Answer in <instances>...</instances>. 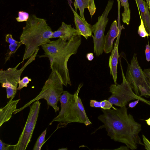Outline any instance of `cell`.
<instances>
[{
  "label": "cell",
  "mask_w": 150,
  "mask_h": 150,
  "mask_svg": "<svg viewBox=\"0 0 150 150\" xmlns=\"http://www.w3.org/2000/svg\"><path fill=\"white\" fill-rule=\"evenodd\" d=\"M126 106L112 109H102L103 114L98 119L103 123L97 130L105 128L107 135L114 141L125 144L132 150L137 149L138 144L144 145L139 136L141 125L127 112Z\"/></svg>",
  "instance_id": "obj_1"
},
{
  "label": "cell",
  "mask_w": 150,
  "mask_h": 150,
  "mask_svg": "<svg viewBox=\"0 0 150 150\" xmlns=\"http://www.w3.org/2000/svg\"><path fill=\"white\" fill-rule=\"evenodd\" d=\"M26 22L20 37L25 46L22 62L32 56L39 46L50 42L53 32L45 19L34 14L30 16Z\"/></svg>",
  "instance_id": "obj_2"
},
{
  "label": "cell",
  "mask_w": 150,
  "mask_h": 150,
  "mask_svg": "<svg viewBox=\"0 0 150 150\" xmlns=\"http://www.w3.org/2000/svg\"><path fill=\"white\" fill-rule=\"evenodd\" d=\"M83 86L82 83H80L73 95L67 91H63L59 99L61 110L50 125L55 121L58 122L57 129L65 127L68 124L71 122L83 123L86 126L92 124L86 115L81 100L78 96Z\"/></svg>",
  "instance_id": "obj_3"
},
{
  "label": "cell",
  "mask_w": 150,
  "mask_h": 150,
  "mask_svg": "<svg viewBox=\"0 0 150 150\" xmlns=\"http://www.w3.org/2000/svg\"><path fill=\"white\" fill-rule=\"evenodd\" d=\"M81 35H77L70 40L64 41L51 56H48L52 71H56L63 83L67 86L71 85L67 63L70 57L75 54L81 44Z\"/></svg>",
  "instance_id": "obj_4"
},
{
  "label": "cell",
  "mask_w": 150,
  "mask_h": 150,
  "mask_svg": "<svg viewBox=\"0 0 150 150\" xmlns=\"http://www.w3.org/2000/svg\"><path fill=\"white\" fill-rule=\"evenodd\" d=\"M63 85L62 81L57 73L54 71H52L39 94L21 108L16 109L14 113L16 114L21 111L29 106L33 102L41 99L45 100L48 105L52 106L56 113L59 110V107L57 106V104L63 91Z\"/></svg>",
  "instance_id": "obj_5"
},
{
  "label": "cell",
  "mask_w": 150,
  "mask_h": 150,
  "mask_svg": "<svg viewBox=\"0 0 150 150\" xmlns=\"http://www.w3.org/2000/svg\"><path fill=\"white\" fill-rule=\"evenodd\" d=\"M127 67L125 76L135 93L141 97L150 96V81L140 66L135 53L130 64L127 62Z\"/></svg>",
  "instance_id": "obj_6"
},
{
  "label": "cell",
  "mask_w": 150,
  "mask_h": 150,
  "mask_svg": "<svg viewBox=\"0 0 150 150\" xmlns=\"http://www.w3.org/2000/svg\"><path fill=\"white\" fill-rule=\"evenodd\" d=\"M121 70L122 81L120 84H112L109 87L112 95L108 100L112 105L120 107L126 106L130 101L135 99L150 105V101L137 96L133 91L130 83L126 80L122 69L120 58L119 59Z\"/></svg>",
  "instance_id": "obj_7"
},
{
  "label": "cell",
  "mask_w": 150,
  "mask_h": 150,
  "mask_svg": "<svg viewBox=\"0 0 150 150\" xmlns=\"http://www.w3.org/2000/svg\"><path fill=\"white\" fill-rule=\"evenodd\" d=\"M39 50L38 48L31 56L21 68H17L22 62L13 68H9L6 70H0V83L2 87L6 88L7 97L9 98L14 97L17 91L18 84L21 80L22 73L26 67L34 61Z\"/></svg>",
  "instance_id": "obj_8"
},
{
  "label": "cell",
  "mask_w": 150,
  "mask_h": 150,
  "mask_svg": "<svg viewBox=\"0 0 150 150\" xmlns=\"http://www.w3.org/2000/svg\"><path fill=\"white\" fill-rule=\"evenodd\" d=\"M113 3V0L108 1L104 11L101 15L98 17L97 22L92 26V32L94 34L93 35H92L94 43V52L97 57L101 55L104 51L105 31L109 20L108 16Z\"/></svg>",
  "instance_id": "obj_9"
},
{
  "label": "cell",
  "mask_w": 150,
  "mask_h": 150,
  "mask_svg": "<svg viewBox=\"0 0 150 150\" xmlns=\"http://www.w3.org/2000/svg\"><path fill=\"white\" fill-rule=\"evenodd\" d=\"M41 103L39 100L30 105V110L27 119L17 143L14 145L13 150H25L30 142L37 120Z\"/></svg>",
  "instance_id": "obj_10"
},
{
  "label": "cell",
  "mask_w": 150,
  "mask_h": 150,
  "mask_svg": "<svg viewBox=\"0 0 150 150\" xmlns=\"http://www.w3.org/2000/svg\"><path fill=\"white\" fill-rule=\"evenodd\" d=\"M74 15V21L78 35H81L86 40L92 35V26L80 16L73 8L71 0H67Z\"/></svg>",
  "instance_id": "obj_11"
},
{
  "label": "cell",
  "mask_w": 150,
  "mask_h": 150,
  "mask_svg": "<svg viewBox=\"0 0 150 150\" xmlns=\"http://www.w3.org/2000/svg\"><path fill=\"white\" fill-rule=\"evenodd\" d=\"M125 28L123 25L118 26L116 20L111 24L110 30L105 36L104 51L106 54L111 52L113 49V44L114 40L117 37L120 31Z\"/></svg>",
  "instance_id": "obj_12"
},
{
  "label": "cell",
  "mask_w": 150,
  "mask_h": 150,
  "mask_svg": "<svg viewBox=\"0 0 150 150\" xmlns=\"http://www.w3.org/2000/svg\"><path fill=\"white\" fill-rule=\"evenodd\" d=\"M121 30L117 36L114 46L110 57L108 67L110 68V74L112 75L114 84L117 85V67L119 55L118 53V48L119 43L121 35Z\"/></svg>",
  "instance_id": "obj_13"
},
{
  "label": "cell",
  "mask_w": 150,
  "mask_h": 150,
  "mask_svg": "<svg viewBox=\"0 0 150 150\" xmlns=\"http://www.w3.org/2000/svg\"><path fill=\"white\" fill-rule=\"evenodd\" d=\"M78 35L76 29L71 25L62 22L61 26L56 31H53L51 38H59L67 41L75 36Z\"/></svg>",
  "instance_id": "obj_14"
},
{
  "label": "cell",
  "mask_w": 150,
  "mask_h": 150,
  "mask_svg": "<svg viewBox=\"0 0 150 150\" xmlns=\"http://www.w3.org/2000/svg\"><path fill=\"white\" fill-rule=\"evenodd\" d=\"M14 97L11 98L6 105L0 109V127L10 119L13 113L16 109L17 105L20 99L13 100Z\"/></svg>",
  "instance_id": "obj_15"
},
{
  "label": "cell",
  "mask_w": 150,
  "mask_h": 150,
  "mask_svg": "<svg viewBox=\"0 0 150 150\" xmlns=\"http://www.w3.org/2000/svg\"><path fill=\"white\" fill-rule=\"evenodd\" d=\"M122 6L124 7V11L122 13V21L124 23L129 25L130 19V10L128 0H120Z\"/></svg>",
  "instance_id": "obj_16"
},
{
  "label": "cell",
  "mask_w": 150,
  "mask_h": 150,
  "mask_svg": "<svg viewBox=\"0 0 150 150\" xmlns=\"http://www.w3.org/2000/svg\"><path fill=\"white\" fill-rule=\"evenodd\" d=\"M90 105L93 108H100L104 110L110 109L112 108L113 109L115 108L108 100H105L100 101L91 100H90Z\"/></svg>",
  "instance_id": "obj_17"
},
{
  "label": "cell",
  "mask_w": 150,
  "mask_h": 150,
  "mask_svg": "<svg viewBox=\"0 0 150 150\" xmlns=\"http://www.w3.org/2000/svg\"><path fill=\"white\" fill-rule=\"evenodd\" d=\"M90 0H75L74 5L75 8V11L76 12L77 8H79L80 11V16L83 20H85L83 13L85 8H88Z\"/></svg>",
  "instance_id": "obj_18"
},
{
  "label": "cell",
  "mask_w": 150,
  "mask_h": 150,
  "mask_svg": "<svg viewBox=\"0 0 150 150\" xmlns=\"http://www.w3.org/2000/svg\"><path fill=\"white\" fill-rule=\"evenodd\" d=\"M23 44L20 41H17L16 42L9 44L8 48L5 54L4 63H5L16 52L18 49Z\"/></svg>",
  "instance_id": "obj_19"
},
{
  "label": "cell",
  "mask_w": 150,
  "mask_h": 150,
  "mask_svg": "<svg viewBox=\"0 0 150 150\" xmlns=\"http://www.w3.org/2000/svg\"><path fill=\"white\" fill-rule=\"evenodd\" d=\"M144 3L145 8L144 25L146 30L150 37V13L147 3L144 1Z\"/></svg>",
  "instance_id": "obj_20"
},
{
  "label": "cell",
  "mask_w": 150,
  "mask_h": 150,
  "mask_svg": "<svg viewBox=\"0 0 150 150\" xmlns=\"http://www.w3.org/2000/svg\"><path fill=\"white\" fill-rule=\"evenodd\" d=\"M46 131L47 129L42 133L37 139L33 149V150H41L42 146L45 143Z\"/></svg>",
  "instance_id": "obj_21"
},
{
  "label": "cell",
  "mask_w": 150,
  "mask_h": 150,
  "mask_svg": "<svg viewBox=\"0 0 150 150\" xmlns=\"http://www.w3.org/2000/svg\"><path fill=\"white\" fill-rule=\"evenodd\" d=\"M141 23L138 28V33L139 35L142 37H145L149 36V34L147 32L145 28L144 23L141 17H140Z\"/></svg>",
  "instance_id": "obj_22"
},
{
  "label": "cell",
  "mask_w": 150,
  "mask_h": 150,
  "mask_svg": "<svg viewBox=\"0 0 150 150\" xmlns=\"http://www.w3.org/2000/svg\"><path fill=\"white\" fill-rule=\"evenodd\" d=\"M31 81V79L29 78L28 76H25L19 82L18 86L17 88V90H21L24 87H27L28 84Z\"/></svg>",
  "instance_id": "obj_23"
},
{
  "label": "cell",
  "mask_w": 150,
  "mask_h": 150,
  "mask_svg": "<svg viewBox=\"0 0 150 150\" xmlns=\"http://www.w3.org/2000/svg\"><path fill=\"white\" fill-rule=\"evenodd\" d=\"M141 13V18L143 22H145V6L143 0H136Z\"/></svg>",
  "instance_id": "obj_24"
},
{
  "label": "cell",
  "mask_w": 150,
  "mask_h": 150,
  "mask_svg": "<svg viewBox=\"0 0 150 150\" xmlns=\"http://www.w3.org/2000/svg\"><path fill=\"white\" fill-rule=\"evenodd\" d=\"M29 17L28 13L25 12L19 11L18 13V17L16 18L18 22H26L29 18Z\"/></svg>",
  "instance_id": "obj_25"
},
{
  "label": "cell",
  "mask_w": 150,
  "mask_h": 150,
  "mask_svg": "<svg viewBox=\"0 0 150 150\" xmlns=\"http://www.w3.org/2000/svg\"><path fill=\"white\" fill-rule=\"evenodd\" d=\"M88 8L92 18L94 14L96 11V7L94 0H90Z\"/></svg>",
  "instance_id": "obj_26"
},
{
  "label": "cell",
  "mask_w": 150,
  "mask_h": 150,
  "mask_svg": "<svg viewBox=\"0 0 150 150\" xmlns=\"http://www.w3.org/2000/svg\"><path fill=\"white\" fill-rule=\"evenodd\" d=\"M14 145H9L0 140V150H13Z\"/></svg>",
  "instance_id": "obj_27"
},
{
  "label": "cell",
  "mask_w": 150,
  "mask_h": 150,
  "mask_svg": "<svg viewBox=\"0 0 150 150\" xmlns=\"http://www.w3.org/2000/svg\"><path fill=\"white\" fill-rule=\"evenodd\" d=\"M6 42L9 44H13L17 42L12 37V35L11 34H7L5 36Z\"/></svg>",
  "instance_id": "obj_28"
},
{
  "label": "cell",
  "mask_w": 150,
  "mask_h": 150,
  "mask_svg": "<svg viewBox=\"0 0 150 150\" xmlns=\"http://www.w3.org/2000/svg\"><path fill=\"white\" fill-rule=\"evenodd\" d=\"M145 56L146 60L149 62L150 61V46L149 42L146 46V48L145 50Z\"/></svg>",
  "instance_id": "obj_29"
},
{
  "label": "cell",
  "mask_w": 150,
  "mask_h": 150,
  "mask_svg": "<svg viewBox=\"0 0 150 150\" xmlns=\"http://www.w3.org/2000/svg\"><path fill=\"white\" fill-rule=\"evenodd\" d=\"M142 137L145 149L147 150H150V142L143 134Z\"/></svg>",
  "instance_id": "obj_30"
},
{
  "label": "cell",
  "mask_w": 150,
  "mask_h": 150,
  "mask_svg": "<svg viewBox=\"0 0 150 150\" xmlns=\"http://www.w3.org/2000/svg\"><path fill=\"white\" fill-rule=\"evenodd\" d=\"M143 71L150 81V69H144Z\"/></svg>",
  "instance_id": "obj_31"
},
{
  "label": "cell",
  "mask_w": 150,
  "mask_h": 150,
  "mask_svg": "<svg viewBox=\"0 0 150 150\" xmlns=\"http://www.w3.org/2000/svg\"><path fill=\"white\" fill-rule=\"evenodd\" d=\"M86 57L87 59L89 61H92L94 58L93 54L92 53H87L86 55Z\"/></svg>",
  "instance_id": "obj_32"
},
{
  "label": "cell",
  "mask_w": 150,
  "mask_h": 150,
  "mask_svg": "<svg viewBox=\"0 0 150 150\" xmlns=\"http://www.w3.org/2000/svg\"><path fill=\"white\" fill-rule=\"evenodd\" d=\"M139 100V99H137L136 101L130 103L129 105V107L131 108L134 107L138 103Z\"/></svg>",
  "instance_id": "obj_33"
},
{
  "label": "cell",
  "mask_w": 150,
  "mask_h": 150,
  "mask_svg": "<svg viewBox=\"0 0 150 150\" xmlns=\"http://www.w3.org/2000/svg\"><path fill=\"white\" fill-rule=\"evenodd\" d=\"M120 149V150H129V149L127 146H122L120 147L119 148L117 149Z\"/></svg>",
  "instance_id": "obj_34"
},
{
  "label": "cell",
  "mask_w": 150,
  "mask_h": 150,
  "mask_svg": "<svg viewBox=\"0 0 150 150\" xmlns=\"http://www.w3.org/2000/svg\"><path fill=\"white\" fill-rule=\"evenodd\" d=\"M145 120L146 121L147 124L148 125L150 126V117L149 119L146 120Z\"/></svg>",
  "instance_id": "obj_35"
},
{
  "label": "cell",
  "mask_w": 150,
  "mask_h": 150,
  "mask_svg": "<svg viewBox=\"0 0 150 150\" xmlns=\"http://www.w3.org/2000/svg\"><path fill=\"white\" fill-rule=\"evenodd\" d=\"M67 150V149L66 148H64V149H59V150Z\"/></svg>",
  "instance_id": "obj_36"
},
{
  "label": "cell",
  "mask_w": 150,
  "mask_h": 150,
  "mask_svg": "<svg viewBox=\"0 0 150 150\" xmlns=\"http://www.w3.org/2000/svg\"><path fill=\"white\" fill-rule=\"evenodd\" d=\"M149 12H150V8L149 7Z\"/></svg>",
  "instance_id": "obj_37"
},
{
  "label": "cell",
  "mask_w": 150,
  "mask_h": 150,
  "mask_svg": "<svg viewBox=\"0 0 150 150\" xmlns=\"http://www.w3.org/2000/svg\"><path fill=\"white\" fill-rule=\"evenodd\" d=\"M150 3V0H147Z\"/></svg>",
  "instance_id": "obj_38"
}]
</instances>
